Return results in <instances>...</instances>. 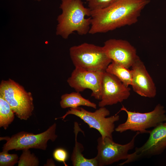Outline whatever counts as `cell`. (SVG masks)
<instances>
[{"label": "cell", "mask_w": 166, "mask_h": 166, "mask_svg": "<svg viewBox=\"0 0 166 166\" xmlns=\"http://www.w3.org/2000/svg\"><path fill=\"white\" fill-rule=\"evenodd\" d=\"M150 0H118L108 7L91 11L89 33H105L136 23Z\"/></svg>", "instance_id": "cell-1"}, {"label": "cell", "mask_w": 166, "mask_h": 166, "mask_svg": "<svg viewBox=\"0 0 166 166\" xmlns=\"http://www.w3.org/2000/svg\"><path fill=\"white\" fill-rule=\"evenodd\" d=\"M61 1L62 12L57 19L56 35L67 39L75 31L81 36L89 33L91 20L90 9L85 7L82 0Z\"/></svg>", "instance_id": "cell-2"}, {"label": "cell", "mask_w": 166, "mask_h": 166, "mask_svg": "<svg viewBox=\"0 0 166 166\" xmlns=\"http://www.w3.org/2000/svg\"><path fill=\"white\" fill-rule=\"evenodd\" d=\"M69 55L75 68L86 70L105 71L112 60L103 47L85 42L71 47Z\"/></svg>", "instance_id": "cell-3"}, {"label": "cell", "mask_w": 166, "mask_h": 166, "mask_svg": "<svg viewBox=\"0 0 166 166\" xmlns=\"http://www.w3.org/2000/svg\"><path fill=\"white\" fill-rule=\"evenodd\" d=\"M0 95L8 102L20 119L26 120L32 115L34 107L31 93L14 80L9 79L1 81Z\"/></svg>", "instance_id": "cell-4"}, {"label": "cell", "mask_w": 166, "mask_h": 166, "mask_svg": "<svg viewBox=\"0 0 166 166\" xmlns=\"http://www.w3.org/2000/svg\"><path fill=\"white\" fill-rule=\"evenodd\" d=\"M121 111L126 112L127 118L125 122L119 124L115 129L120 133L130 130L142 133H149L150 131L147 129L166 122L165 111L160 104L156 105L152 111L147 113L130 111L123 105L120 111Z\"/></svg>", "instance_id": "cell-5"}, {"label": "cell", "mask_w": 166, "mask_h": 166, "mask_svg": "<svg viewBox=\"0 0 166 166\" xmlns=\"http://www.w3.org/2000/svg\"><path fill=\"white\" fill-rule=\"evenodd\" d=\"M56 124L55 123L46 131L38 134L21 131L10 137H0V140H6L2 147V151H9L14 149L16 151L22 150L30 148L45 150L48 141L51 140L53 142L57 137L56 134Z\"/></svg>", "instance_id": "cell-6"}, {"label": "cell", "mask_w": 166, "mask_h": 166, "mask_svg": "<svg viewBox=\"0 0 166 166\" xmlns=\"http://www.w3.org/2000/svg\"><path fill=\"white\" fill-rule=\"evenodd\" d=\"M109 110L105 107H101L94 112L87 111L83 108H70L65 114L61 117L56 118L62 120L69 115H74L86 123L90 128H94L99 131L102 139L108 137L113 139L112 133L115 130V122L119 120V116L116 114L109 117Z\"/></svg>", "instance_id": "cell-7"}, {"label": "cell", "mask_w": 166, "mask_h": 166, "mask_svg": "<svg viewBox=\"0 0 166 166\" xmlns=\"http://www.w3.org/2000/svg\"><path fill=\"white\" fill-rule=\"evenodd\" d=\"M140 133L137 132L130 141L124 144L115 142L113 139L108 137L104 139L101 136L99 137L96 156L98 166L108 165L121 160H126L128 152L134 148L135 138Z\"/></svg>", "instance_id": "cell-8"}, {"label": "cell", "mask_w": 166, "mask_h": 166, "mask_svg": "<svg viewBox=\"0 0 166 166\" xmlns=\"http://www.w3.org/2000/svg\"><path fill=\"white\" fill-rule=\"evenodd\" d=\"M147 141L135 151L128 154L127 158L119 164L122 166L143 158L150 157L161 154L166 148V124L162 123L150 131Z\"/></svg>", "instance_id": "cell-9"}, {"label": "cell", "mask_w": 166, "mask_h": 166, "mask_svg": "<svg viewBox=\"0 0 166 166\" xmlns=\"http://www.w3.org/2000/svg\"><path fill=\"white\" fill-rule=\"evenodd\" d=\"M104 72L75 68L67 82L77 92H82L87 89H90L92 91L91 96L100 100L102 77Z\"/></svg>", "instance_id": "cell-10"}, {"label": "cell", "mask_w": 166, "mask_h": 166, "mask_svg": "<svg viewBox=\"0 0 166 166\" xmlns=\"http://www.w3.org/2000/svg\"><path fill=\"white\" fill-rule=\"evenodd\" d=\"M130 89L125 85L115 76L105 71L102 75L101 98L98 103L100 107L111 105L127 99Z\"/></svg>", "instance_id": "cell-11"}, {"label": "cell", "mask_w": 166, "mask_h": 166, "mask_svg": "<svg viewBox=\"0 0 166 166\" xmlns=\"http://www.w3.org/2000/svg\"><path fill=\"white\" fill-rule=\"evenodd\" d=\"M102 47L107 56L112 61L127 69L131 67L139 57L135 48L125 40L110 39L104 42Z\"/></svg>", "instance_id": "cell-12"}, {"label": "cell", "mask_w": 166, "mask_h": 166, "mask_svg": "<svg viewBox=\"0 0 166 166\" xmlns=\"http://www.w3.org/2000/svg\"><path fill=\"white\" fill-rule=\"evenodd\" d=\"M131 67V85L133 91L142 97H154L156 94L155 84L139 57Z\"/></svg>", "instance_id": "cell-13"}, {"label": "cell", "mask_w": 166, "mask_h": 166, "mask_svg": "<svg viewBox=\"0 0 166 166\" xmlns=\"http://www.w3.org/2000/svg\"><path fill=\"white\" fill-rule=\"evenodd\" d=\"M79 132L84 134L77 122L74 123V132L75 135V144L71 157L72 164L73 166H98L96 157L89 159L85 157L82 153L84 150L83 145L77 140Z\"/></svg>", "instance_id": "cell-14"}, {"label": "cell", "mask_w": 166, "mask_h": 166, "mask_svg": "<svg viewBox=\"0 0 166 166\" xmlns=\"http://www.w3.org/2000/svg\"><path fill=\"white\" fill-rule=\"evenodd\" d=\"M60 105L62 109L76 108L81 106H84L96 109L97 105L82 96L79 92H73L66 93L61 97Z\"/></svg>", "instance_id": "cell-15"}, {"label": "cell", "mask_w": 166, "mask_h": 166, "mask_svg": "<svg viewBox=\"0 0 166 166\" xmlns=\"http://www.w3.org/2000/svg\"><path fill=\"white\" fill-rule=\"evenodd\" d=\"M105 71L115 76L126 86L131 85L132 73L129 69L112 61Z\"/></svg>", "instance_id": "cell-16"}, {"label": "cell", "mask_w": 166, "mask_h": 166, "mask_svg": "<svg viewBox=\"0 0 166 166\" xmlns=\"http://www.w3.org/2000/svg\"><path fill=\"white\" fill-rule=\"evenodd\" d=\"M14 113L9 104L0 95V127L7 129L14 119Z\"/></svg>", "instance_id": "cell-17"}, {"label": "cell", "mask_w": 166, "mask_h": 166, "mask_svg": "<svg viewBox=\"0 0 166 166\" xmlns=\"http://www.w3.org/2000/svg\"><path fill=\"white\" fill-rule=\"evenodd\" d=\"M18 166H38L39 161L33 153H31L29 149L22 150L18 162Z\"/></svg>", "instance_id": "cell-18"}, {"label": "cell", "mask_w": 166, "mask_h": 166, "mask_svg": "<svg viewBox=\"0 0 166 166\" xmlns=\"http://www.w3.org/2000/svg\"><path fill=\"white\" fill-rule=\"evenodd\" d=\"M8 152L2 151L0 152V166H13L18 163V157L17 154H9Z\"/></svg>", "instance_id": "cell-19"}, {"label": "cell", "mask_w": 166, "mask_h": 166, "mask_svg": "<svg viewBox=\"0 0 166 166\" xmlns=\"http://www.w3.org/2000/svg\"><path fill=\"white\" fill-rule=\"evenodd\" d=\"M118 0H86L91 11L101 10L111 5Z\"/></svg>", "instance_id": "cell-20"}, {"label": "cell", "mask_w": 166, "mask_h": 166, "mask_svg": "<svg viewBox=\"0 0 166 166\" xmlns=\"http://www.w3.org/2000/svg\"><path fill=\"white\" fill-rule=\"evenodd\" d=\"M53 156L57 161L63 163L65 166H68L66 161L68 159V154L65 149L61 148H56L53 152Z\"/></svg>", "instance_id": "cell-21"}, {"label": "cell", "mask_w": 166, "mask_h": 166, "mask_svg": "<svg viewBox=\"0 0 166 166\" xmlns=\"http://www.w3.org/2000/svg\"><path fill=\"white\" fill-rule=\"evenodd\" d=\"M45 166H55V163L52 159H48Z\"/></svg>", "instance_id": "cell-22"}, {"label": "cell", "mask_w": 166, "mask_h": 166, "mask_svg": "<svg viewBox=\"0 0 166 166\" xmlns=\"http://www.w3.org/2000/svg\"><path fill=\"white\" fill-rule=\"evenodd\" d=\"M34 1H38V2H40V1H41V0H34Z\"/></svg>", "instance_id": "cell-23"}]
</instances>
